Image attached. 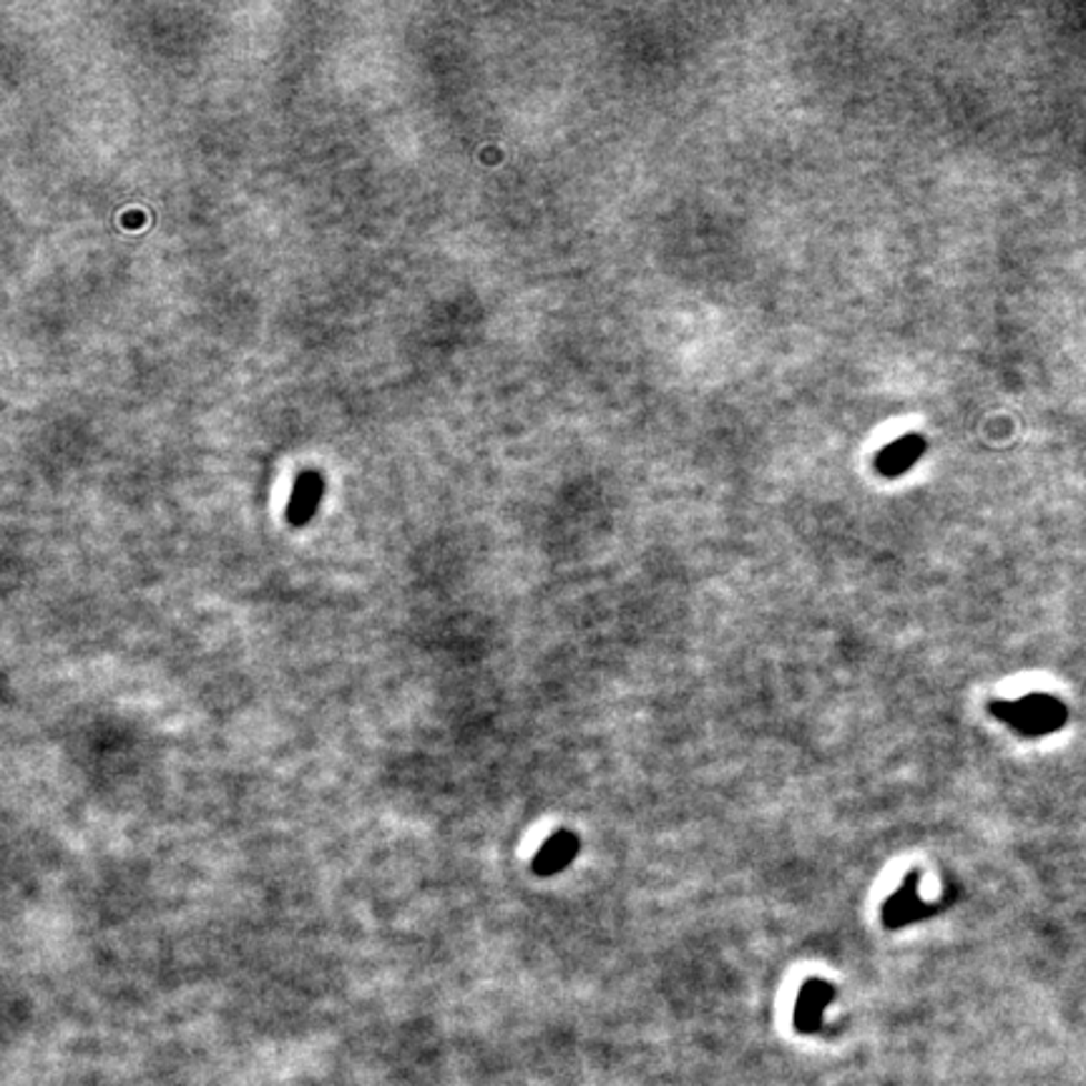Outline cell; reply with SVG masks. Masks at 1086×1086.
<instances>
[{
	"mask_svg": "<svg viewBox=\"0 0 1086 1086\" xmlns=\"http://www.w3.org/2000/svg\"><path fill=\"white\" fill-rule=\"evenodd\" d=\"M576 853H579V837L569 831H559L543 843L536 857H533V873L543 875V878L556 875L564 868H569Z\"/></svg>",
	"mask_w": 1086,
	"mask_h": 1086,
	"instance_id": "cell-4",
	"label": "cell"
},
{
	"mask_svg": "<svg viewBox=\"0 0 1086 1086\" xmlns=\"http://www.w3.org/2000/svg\"><path fill=\"white\" fill-rule=\"evenodd\" d=\"M991 714L1024 737H1044L1069 722V710L1052 694H1028L1022 700L991 702Z\"/></svg>",
	"mask_w": 1086,
	"mask_h": 1086,
	"instance_id": "cell-1",
	"label": "cell"
},
{
	"mask_svg": "<svg viewBox=\"0 0 1086 1086\" xmlns=\"http://www.w3.org/2000/svg\"><path fill=\"white\" fill-rule=\"evenodd\" d=\"M835 998L833 984L823 978H810L803 984L795 1002L793 1022L800 1034H817L823 1028L825 1008Z\"/></svg>",
	"mask_w": 1086,
	"mask_h": 1086,
	"instance_id": "cell-3",
	"label": "cell"
},
{
	"mask_svg": "<svg viewBox=\"0 0 1086 1086\" xmlns=\"http://www.w3.org/2000/svg\"><path fill=\"white\" fill-rule=\"evenodd\" d=\"M938 908L941 905L926 903V901L918 898V873L913 871V873L905 875L901 888L883 903L881 921H883L885 928L895 931V928L911 926V923H916V921L931 918Z\"/></svg>",
	"mask_w": 1086,
	"mask_h": 1086,
	"instance_id": "cell-2",
	"label": "cell"
}]
</instances>
